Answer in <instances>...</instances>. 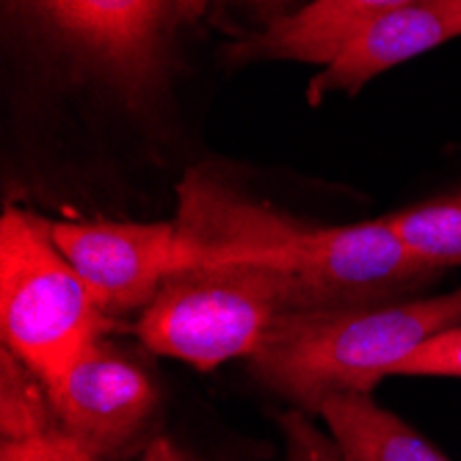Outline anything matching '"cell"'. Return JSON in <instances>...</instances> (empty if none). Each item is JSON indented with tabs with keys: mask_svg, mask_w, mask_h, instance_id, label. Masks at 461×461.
I'll return each instance as SVG.
<instances>
[{
	"mask_svg": "<svg viewBox=\"0 0 461 461\" xmlns=\"http://www.w3.org/2000/svg\"><path fill=\"white\" fill-rule=\"evenodd\" d=\"M180 268L204 260H243L287 276L302 312L367 307L426 287L445 271L414 258L382 221L312 224L251 199L207 166L177 185L172 219Z\"/></svg>",
	"mask_w": 461,
	"mask_h": 461,
	"instance_id": "6da1fadb",
	"label": "cell"
},
{
	"mask_svg": "<svg viewBox=\"0 0 461 461\" xmlns=\"http://www.w3.org/2000/svg\"><path fill=\"white\" fill-rule=\"evenodd\" d=\"M461 326V285L431 299L285 315L251 354L274 393L318 414L338 393H373L434 334Z\"/></svg>",
	"mask_w": 461,
	"mask_h": 461,
	"instance_id": "7a4b0ae2",
	"label": "cell"
},
{
	"mask_svg": "<svg viewBox=\"0 0 461 461\" xmlns=\"http://www.w3.org/2000/svg\"><path fill=\"white\" fill-rule=\"evenodd\" d=\"M290 312H302V299L287 276L258 263L204 260L160 285L136 334L160 357L216 370L230 359H251Z\"/></svg>",
	"mask_w": 461,
	"mask_h": 461,
	"instance_id": "3957f363",
	"label": "cell"
},
{
	"mask_svg": "<svg viewBox=\"0 0 461 461\" xmlns=\"http://www.w3.org/2000/svg\"><path fill=\"white\" fill-rule=\"evenodd\" d=\"M111 321L50 235V221L23 207L0 219V331L4 348L53 382Z\"/></svg>",
	"mask_w": 461,
	"mask_h": 461,
	"instance_id": "277c9868",
	"label": "cell"
},
{
	"mask_svg": "<svg viewBox=\"0 0 461 461\" xmlns=\"http://www.w3.org/2000/svg\"><path fill=\"white\" fill-rule=\"evenodd\" d=\"M83 72L128 100H147L163 77L169 0H17Z\"/></svg>",
	"mask_w": 461,
	"mask_h": 461,
	"instance_id": "5b68a950",
	"label": "cell"
},
{
	"mask_svg": "<svg viewBox=\"0 0 461 461\" xmlns=\"http://www.w3.org/2000/svg\"><path fill=\"white\" fill-rule=\"evenodd\" d=\"M59 423L100 461H113L158 411V387L141 362L100 338L48 382Z\"/></svg>",
	"mask_w": 461,
	"mask_h": 461,
	"instance_id": "8992f818",
	"label": "cell"
},
{
	"mask_svg": "<svg viewBox=\"0 0 461 461\" xmlns=\"http://www.w3.org/2000/svg\"><path fill=\"white\" fill-rule=\"evenodd\" d=\"M50 235L105 312L144 310L180 271L175 221H50Z\"/></svg>",
	"mask_w": 461,
	"mask_h": 461,
	"instance_id": "52a82bcc",
	"label": "cell"
},
{
	"mask_svg": "<svg viewBox=\"0 0 461 461\" xmlns=\"http://www.w3.org/2000/svg\"><path fill=\"white\" fill-rule=\"evenodd\" d=\"M461 36V0H411L370 23L307 86L312 105L329 95H357L382 72Z\"/></svg>",
	"mask_w": 461,
	"mask_h": 461,
	"instance_id": "ba28073f",
	"label": "cell"
},
{
	"mask_svg": "<svg viewBox=\"0 0 461 461\" xmlns=\"http://www.w3.org/2000/svg\"><path fill=\"white\" fill-rule=\"evenodd\" d=\"M411 0H310L296 12H285L230 48V59L246 61H299L329 64L354 36L382 14Z\"/></svg>",
	"mask_w": 461,
	"mask_h": 461,
	"instance_id": "9c48e42d",
	"label": "cell"
},
{
	"mask_svg": "<svg viewBox=\"0 0 461 461\" xmlns=\"http://www.w3.org/2000/svg\"><path fill=\"white\" fill-rule=\"evenodd\" d=\"M318 414L343 461H450L370 393L329 395Z\"/></svg>",
	"mask_w": 461,
	"mask_h": 461,
	"instance_id": "30bf717a",
	"label": "cell"
},
{
	"mask_svg": "<svg viewBox=\"0 0 461 461\" xmlns=\"http://www.w3.org/2000/svg\"><path fill=\"white\" fill-rule=\"evenodd\" d=\"M382 221L414 258L439 271L461 268V191L384 213Z\"/></svg>",
	"mask_w": 461,
	"mask_h": 461,
	"instance_id": "8fae6325",
	"label": "cell"
},
{
	"mask_svg": "<svg viewBox=\"0 0 461 461\" xmlns=\"http://www.w3.org/2000/svg\"><path fill=\"white\" fill-rule=\"evenodd\" d=\"M61 429L48 382L9 348H0V437L25 439Z\"/></svg>",
	"mask_w": 461,
	"mask_h": 461,
	"instance_id": "7c38bea8",
	"label": "cell"
},
{
	"mask_svg": "<svg viewBox=\"0 0 461 461\" xmlns=\"http://www.w3.org/2000/svg\"><path fill=\"white\" fill-rule=\"evenodd\" d=\"M393 375H429V379H461V326L445 329L411 351Z\"/></svg>",
	"mask_w": 461,
	"mask_h": 461,
	"instance_id": "4fadbf2b",
	"label": "cell"
},
{
	"mask_svg": "<svg viewBox=\"0 0 461 461\" xmlns=\"http://www.w3.org/2000/svg\"><path fill=\"white\" fill-rule=\"evenodd\" d=\"M0 461H100L77 437L64 429L25 439H4Z\"/></svg>",
	"mask_w": 461,
	"mask_h": 461,
	"instance_id": "5bb4252c",
	"label": "cell"
},
{
	"mask_svg": "<svg viewBox=\"0 0 461 461\" xmlns=\"http://www.w3.org/2000/svg\"><path fill=\"white\" fill-rule=\"evenodd\" d=\"M279 429L285 437V461H343L329 431H321L310 420V411L299 406L285 411L279 417Z\"/></svg>",
	"mask_w": 461,
	"mask_h": 461,
	"instance_id": "9a60e30c",
	"label": "cell"
},
{
	"mask_svg": "<svg viewBox=\"0 0 461 461\" xmlns=\"http://www.w3.org/2000/svg\"><path fill=\"white\" fill-rule=\"evenodd\" d=\"M136 461H196L191 458L183 447H177L172 439H166V437H155L144 445L141 456Z\"/></svg>",
	"mask_w": 461,
	"mask_h": 461,
	"instance_id": "2e32d148",
	"label": "cell"
},
{
	"mask_svg": "<svg viewBox=\"0 0 461 461\" xmlns=\"http://www.w3.org/2000/svg\"><path fill=\"white\" fill-rule=\"evenodd\" d=\"M211 4H213V0H169L175 25L196 23V20L207 12V6H211Z\"/></svg>",
	"mask_w": 461,
	"mask_h": 461,
	"instance_id": "e0dca14e",
	"label": "cell"
},
{
	"mask_svg": "<svg viewBox=\"0 0 461 461\" xmlns=\"http://www.w3.org/2000/svg\"><path fill=\"white\" fill-rule=\"evenodd\" d=\"M227 4H235V6H243V9H251L258 14H266L268 20L285 14V6H290L293 0H227Z\"/></svg>",
	"mask_w": 461,
	"mask_h": 461,
	"instance_id": "ac0fdd59",
	"label": "cell"
}]
</instances>
